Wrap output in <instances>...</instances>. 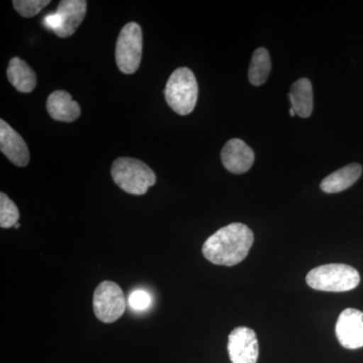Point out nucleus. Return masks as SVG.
Returning <instances> with one entry per match:
<instances>
[{
  "label": "nucleus",
  "mask_w": 363,
  "mask_h": 363,
  "mask_svg": "<svg viewBox=\"0 0 363 363\" xmlns=\"http://www.w3.org/2000/svg\"><path fill=\"white\" fill-rule=\"evenodd\" d=\"M47 111L50 116L57 121L72 123L81 114L80 105L72 99L70 93L66 91H55L47 100Z\"/></svg>",
  "instance_id": "12"
},
{
  "label": "nucleus",
  "mask_w": 363,
  "mask_h": 363,
  "mask_svg": "<svg viewBox=\"0 0 363 363\" xmlns=\"http://www.w3.org/2000/svg\"><path fill=\"white\" fill-rule=\"evenodd\" d=\"M130 306L135 311H145L149 309L150 306V296L143 290H136L131 293L130 300Z\"/></svg>",
  "instance_id": "19"
},
{
  "label": "nucleus",
  "mask_w": 363,
  "mask_h": 363,
  "mask_svg": "<svg viewBox=\"0 0 363 363\" xmlns=\"http://www.w3.org/2000/svg\"><path fill=\"white\" fill-rule=\"evenodd\" d=\"M227 350L233 363H257L259 350L257 334L248 327H238L229 334Z\"/></svg>",
  "instance_id": "7"
},
{
  "label": "nucleus",
  "mask_w": 363,
  "mask_h": 363,
  "mask_svg": "<svg viewBox=\"0 0 363 363\" xmlns=\"http://www.w3.org/2000/svg\"><path fill=\"white\" fill-rule=\"evenodd\" d=\"M339 343L346 350L363 347V312L359 310H344L339 315L335 326Z\"/></svg>",
  "instance_id": "8"
},
{
  "label": "nucleus",
  "mask_w": 363,
  "mask_h": 363,
  "mask_svg": "<svg viewBox=\"0 0 363 363\" xmlns=\"http://www.w3.org/2000/svg\"><path fill=\"white\" fill-rule=\"evenodd\" d=\"M306 281L314 290L341 293L357 288L360 283V276L354 267L330 264L313 269L308 272Z\"/></svg>",
  "instance_id": "3"
},
{
  "label": "nucleus",
  "mask_w": 363,
  "mask_h": 363,
  "mask_svg": "<svg viewBox=\"0 0 363 363\" xmlns=\"http://www.w3.org/2000/svg\"><path fill=\"white\" fill-rule=\"evenodd\" d=\"M50 0H13V4L16 11L23 18H33L37 16L48 4Z\"/></svg>",
  "instance_id": "18"
},
{
  "label": "nucleus",
  "mask_w": 363,
  "mask_h": 363,
  "mask_svg": "<svg viewBox=\"0 0 363 363\" xmlns=\"http://www.w3.org/2000/svg\"><path fill=\"white\" fill-rule=\"evenodd\" d=\"M255 235L243 223L228 224L205 241L202 253L205 259L216 266L233 267L247 257Z\"/></svg>",
  "instance_id": "1"
},
{
  "label": "nucleus",
  "mask_w": 363,
  "mask_h": 363,
  "mask_svg": "<svg viewBox=\"0 0 363 363\" xmlns=\"http://www.w3.org/2000/svg\"><path fill=\"white\" fill-rule=\"evenodd\" d=\"M0 150L16 166L26 167L30 162V150L25 140L4 119L0 121Z\"/></svg>",
  "instance_id": "9"
},
{
  "label": "nucleus",
  "mask_w": 363,
  "mask_h": 363,
  "mask_svg": "<svg viewBox=\"0 0 363 363\" xmlns=\"http://www.w3.org/2000/svg\"><path fill=\"white\" fill-rule=\"evenodd\" d=\"M114 183L128 194H145L157 182L155 172L145 162L133 157H119L112 164Z\"/></svg>",
  "instance_id": "2"
},
{
  "label": "nucleus",
  "mask_w": 363,
  "mask_h": 363,
  "mask_svg": "<svg viewBox=\"0 0 363 363\" xmlns=\"http://www.w3.org/2000/svg\"><path fill=\"white\" fill-rule=\"evenodd\" d=\"M87 11L85 0H62L55 13L59 18V28L56 33L59 38L71 37L81 25Z\"/></svg>",
  "instance_id": "11"
},
{
  "label": "nucleus",
  "mask_w": 363,
  "mask_h": 363,
  "mask_svg": "<svg viewBox=\"0 0 363 363\" xmlns=\"http://www.w3.org/2000/svg\"><path fill=\"white\" fill-rule=\"evenodd\" d=\"M362 174V168L359 164H347V166L327 176L321 182L320 188L323 192L329 193V194L342 192L346 189L351 187L360 178Z\"/></svg>",
  "instance_id": "13"
},
{
  "label": "nucleus",
  "mask_w": 363,
  "mask_h": 363,
  "mask_svg": "<svg viewBox=\"0 0 363 363\" xmlns=\"http://www.w3.org/2000/svg\"><path fill=\"white\" fill-rule=\"evenodd\" d=\"M6 74L11 85L21 93H30L37 85V75L35 72L18 57L11 60Z\"/></svg>",
  "instance_id": "14"
},
{
  "label": "nucleus",
  "mask_w": 363,
  "mask_h": 363,
  "mask_svg": "<svg viewBox=\"0 0 363 363\" xmlns=\"http://www.w3.org/2000/svg\"><path fill=\"white\" fill-rule=\"evenodd\" d=\"M20 223L16 224V226H14V228H20Z\"/></svg>",
  "instance_id": "21"
},
{
  "label": "nucleus",
  "mask_w": 363,
  "mask_h": 363,
  "mask_svg": "<svg viewBox=\"0 0 363 363\" xmlns=\"http://www.w3.org/2000/svg\"><path fill=\"white\" fill-rule=\"evenodd\" d=\"M143 57V32L138 23L123 26L116 42L117 67L124 74H133L140 68Z\"/></svg>",
  "instance_id": "5"
},
{
  "label": "nucleus",
  "mask_w": 363,
  "mask_h": 363,
  "mask_svg": "<svg viewBox=\"0 0 363 363\" xmlns=\"http://www.w3.org/2000/svg\"><path fill=\"white\" fill-rule=\"evenodd\" d=\"M290 114H291V116H296V112H295V111H294L292 107H291V109H290Z\"/></svg>",
  "instance_id": "20"
},
{
  "label": "nucleus",
  "mask_w": 363,
  "mask_h": 363,
  "mask_svg": "<svg viewBox=\"0 0 363 363\" xmlns=\"http://www.w3.org/2000/svg\"><path fill=\"white\" fill-rule=\"evenodd\" d=\"M125 296L121 286L111 281H104L93 295V311L98 320L111 324L125 312Z\"/></svg>",
  "instance_id": "6"
},
{
  "label": "nucleus",
  "mask_w": 363,
  "mask_h": 363,
  "mask_svg": "<svg viewBox=\"0 0 363 363\" xmlns=\"http://www.w3.org/2000/svg\"><path fill=\"white\" fill-rule=\"evenodd\" d=\"M289 98L296 114L308 118L313 112V88L309 79H298L291 87Z\"/></svg>",
  "instance_id": "15"
},
{
  "label": "nucleus",
  "mask_w": 363,
  "mask_h": 363,
  "mask_svg": "<svg viewBox=\"0 0 363 363\" xmlns=\"http://www.w3.org/2000/svg\"><path fill=\"white\" fill-rule=\"evenodd\" d=\"M197 80L188 68H179L172 73L164 89L167 104L176 113L188 116L194 111L198 99Z\"/></svg>",
  "instance_id": "4"
},
{
  "label": "nucleus",
  "mask_w": 363,
  "mask_h": 363,
  "mask_svg": "<svg viewBox=\"0 0 363 363\" xmlns=\"http://www.w3.org/2000/svg\"><path fill=\"white\" fill-rule=\"evenodd\" d=\"M221 161L230 173L245 174L252 167L255 152L243 140L233 138L222 149Z\"/></svg>",
  "instance_id": "10"
},
{
  "label": "nucleus",
  "mask_w": 363,
  "mask_h": 363,
  "mask_svg": "<svg viewBox=\"0 0 363 363\" xmlns=\"http://www.w3.org/2000/svg\"><path fill=\"white\" fill-rule=\"evenodd\" d=\"M272 70L271 57L264 48H259L253 52L250 62L248 78L255 86H260L267 82Z\"/></svg>",
  "instance_id": "16"
},
{
  "label": "nucleus",
  "mask_w": 363,
  "mask_h": 363,
  "mask_svg": "<svg viewBox=\"0 0 363 363\" xmlns=\"http://www.w3.org/2000/svg\"><path fill=\"white\" fill-rule=\"evenodd\" d=\"M20 211L16 203L6 194L0 193V226L1 228H11L20 220Z\"/></svg>",
  "instance_id": "17"
}]
</instances>
